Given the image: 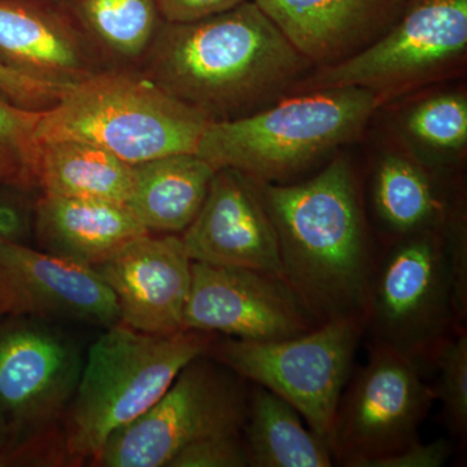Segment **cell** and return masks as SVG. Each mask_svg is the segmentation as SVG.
Here are the masks:
<instances>
[{"label":"cell","mask_w":467,"mask_h":467,"mask_svg":"<svg viewBox=\"0 0 467 467\" xmlns=\"http://www.w3.org/2000/svg\"><path fill=\"white\" fill-rule=\"evenodd\" d=\"M374 205L384 225L398 235L435 229L441 205L425 171L402 156H387L374 182Z\"/></svg>","instance_id":"603a6c76"},{"label":"cell","mask_w":467,"mask_h":467,"mask_svg":"<svg viewBox=\"0 0 467 467\" xmlns=\"http://www.w3.org/2000/svg\"><path fill=\"white\" fill-rule=\"evenodd\" d=\"M135 67H109L61 91L39 122L42 143L78 140L130 165L196 153L211 124Z\"/></svg>","instance_id":"3957f363"},{"label":"cell","mask_w":467,"mask_h":467,"mask_svg":"<svg viewBox=\"0 0 467 467\" xmlns=\"http://www.w3.org/2000/svg\"><path fill=\"white\" fill-rule=\"evenodd\" d=\"M439 371L434 389L451 431L465 441L467 434V334L460 327L442 340L432 356Z\"/></svg>","instance_id":"d4e9b609"},{"label":"cell","mask_w":467,"mask_h":467,"mask_svg":"<svg viewBox=\"0 0 467 467\" xmlns=\"http://www.w3.org/2000/svg\"><path fill=\"white\" fill-rule=\"evenodd\" d=\"M8 316H11V312H9L7 297H5V292L0 288V324H2Z\"/></svg>","instance_id":"1f68e13d"},{"label":"cell","mask_w":467,"mask_h":467,"mask_svg":"<svg viewBox=\"0 0 467 467\" xmlns=\"http://www.w3.org/2000/svg\"><path fill=\"white\" fill-rule=\"evenodd\" d=\"M408 129L436 149H460L467 140V101L461 95H439L410 113Z\"/></svg>","instance_id":"484cf974"},{"label":"cell","mask_w":467,"mask_h":467,"mask_svg":"<svg viewBox=\"0 0 467 467\" xmlns=\"http://www.w3.org/2000/svg\"><path fill=\"white\" fill-rule=\"evenodd\" d=\"M43 112L0 97V189L41 193L43 143L36 130Z\"/></svg>","instance_id":"cb8c5ba5"},{"label":"cell","mask_w":467,"mask_h":467,"mask_svg":"<svg viewBox=\"0 0 467 467\" xmlns=\"http://www.w3.org/2000/svg\"><path fill=\"white\" fill-rule=\"evenodd\" d=\"M467 47V0H411L378 41L297 82L303 92L362 88L378 97L435 75Z\"/></svg>","instance_id":"30bf717a"},{"label":"cell","mask_w":467,"mask_h":467,"mask_svg":"<svg viewBox=\"0 0 467 467\" xmlns=\"http://www.w3.org/2000/svg\"><path fill=\"white\" fill-rule=\"evenodd\" d=\"M180 236L195 263L282 276L278 236L260 184L235 169L216 171L201 211Z\"/></svg>","instance_id":"5bb4252c"},{"label":"cell","mask_w":467,"mask_h":467,"mask_svg":"<svg viewBox=\"0 0 467 467\" xmlns=\"http://www.w3.org/2000/svg\"><path fill=\"white\" fill-rule=\"evenodd\" d=\"M451 444L444 439L432 442L413 441L401 451L368 460L361 467H441L451 456Z\"/></svg>","instance_id":"f1b7e54d"},{"label":"cell","mask_w":467,"mask_h":467,"mask_svg":"<svg viewBox=\"0 0 467 467\" xmlns=\"http://www.w3.org/2000/svg\"><path fill=\"white\" fill-rule=\"evenodd\" d=\"M420 368L376 344L337 410L331 450L344 466L361 467L418 441V429L435 400Z\"/></svg>","instance_id":"8fae6325"},{"label":"cell","mask_w":467,"mask_h":467,"mask_svg":"<svg viewBox=\"0 0 467 467\" xmlns=\"http://www.w3.org/2000/svg\"><path fill=\"white\" fill-rule=\"evenodd\" d=\"M82 364L78 347L51 322L8 316L0 324V413L7 426L0 466L20 461L66 418Z\"/></svg>","instance_id":"9c48e42d"},{"label":"cell","mask_w":467,"mask_h":467,"mask_svg":"<svg viewBox=\"0 0 467 467\" xmlns=\"http://www.w3.org/2000/svg\"><path fill=\"white\" fill-rule=\"evenodd\" d=\"M250 466L247 448L241 434L209 436L187 445L175 454L168 467Z\"/></svg>","instance_id":"4316f807"},{"label":"cell","mask_w":467,"mask_h":467,"mask_svg":"<svg viewBox=\"0 0 467 467\" xmlns=\"http://www.w3.org/2000/svg\"><path fill=\"white\" fill-rule=\"evenodd\" d=\"M310 66L254 0L184 24H162L138 69L212 122L260 110Z\"/></svg>","instance_id":"6da1fadb"},{"label":"cell","mask_w":467,"mask_h":467,"mask_svg":"<svg viewBox=\"0 0 467 467\" xmlns=\"http://www.w3.org/2000/svg\"><path fill=\"white\" fill-rule=\"evenodd\" d=\"M164 23L184 24L214 16L245 0H155Z\"/></svg>","instance_id":"4dcf8cb0"},{"label":"cell","mask_w":467,"mask_h":467,"mask_svg":"<svg viewBox=\"0 0 467 467\" xmlns=\"http://www.w3.org/2000/svg\"><path fill=\"white\" fill-rule=\"evenodd\" d=\"M250 392L244 379L208 353L181 370L168 391L103 445L94 465L168 467L192 442L241 434Z\"/></svg>","instance_id":"52a82bcc"},{"label":"cell","mask_w":467,"mask_h":467,"mask_svg":"<svg viewBox=\"0 0 467 467\" xmlns=\"http://www.w3.org/2000/svg\"><path fill=\"white\" fill-rule=\"evenodd\" d=\"M216 169L198 153H175L133 165L128 205L144 229L181 235L201 211Z\"/></svg>","instance_id":"d6986e66"},{"label":"cell","mask_w":467,"mask_h":467,"mask_svg":"<svg viewBox=\"0 0 467 467\" xmlns=\"http://www.w3.org/2000/svg\"><path fill=\"white\" fill-rule=\"evenodd\" d=\"M133 165L109 150L78 140L43 143L41 193L128 202Z\"/></svg>","instance_id":"7402d4cb"},{"label":"cell","mask_w":467,"mask_h":467,"mask_svg":"<svg viewBox=\"0 0 467 467\" xmlns=\"http://www.w3.org/2000/svg\"><path fill=\"white\" fill-rule=\"evenodd\" d=\"M0 288L11 316L106 328L121 322L115 295L94 267L23 242L0 244Z\"/></svg>","instance_id":"4fadbf2b"},{"label":"cell","mask_w":467,"mask_h":467,"mask_svg":"<svg viewBox=\"0 0 467 467\" xmlns=\"http://www.w3.org/2000/svg\"><path fill=\"white\" fill-rule=\"evenodd\" d=\"M32 227L41 250L91 267L149 233L124 202L47 193L34 202Z\"/></svg>","instance_id":"ac0fdd59"},{"label":"cell","mask_w":467,"mask_h":467,"mask_svg":"<svg viewBox=\"0 0 467 467\" xmlns=\"http://www.w3.org/2000/svg\"><path fill=\"white\" fill-rule=\"evenodd\" d=\"M367 327V316H349L275 342L213 340L208 355L290 402L331 447L343 389Z\"/></svg>","instance_id":"8992f818"},{"label":"cell","mask_w":467,"mask_h":467,"mask_svg":"<svg viewBox=\"0 0 467 467\" xmlns=\"http://www.w3.org/2000/svg\"><path fill=\"white\" fill-rule=\"evenodd\" d=\"M392 2H398V3H400V2H405V0H392Z\"/></svg>","instance_id":"836d02e7"},{"label":"cell","mask_w":467,"mask_h":467,"mask_svg":"<svg viewBox=\"0 0 467 467\" xmlns=\"http://www.w3.org/2000/svg\"><path fill=\"white\" fill-rule=\"evenodd\" d=\"M5 444H7V426L0 413V451L5 450Z\"/></svg>","instance_id":"d6a6232c"},{"label":"cell","mask_w":467,"mask_h":467,"mask_svg":"<svg viewBox=\"0 0 467 467\" xmlns=\"http://www.w3.org/2000/svg\"><path fill=\"white\" fill-rule=\"evenodd\" d=\"M32 209L26 195L0 189V244L23 242L32 229Z\"/></svg>","instance_id":"f546056e"},{"label":"cell","mask_w":467,"mask_h":467,"mask_svg":"<svg viewBox=\"0 0 467 467\" xmlns=\"http://www.w3.org/2000/svg\"><path fill=\"white\" fill-rule=\"evenodd\" d=\"M379 103L362 88L304 92L241 119L211 122L196 153L216 171L284 183L358 138Z\"/></svg>","instance_id":"277c9868"},{"label":"cell","mask_w":467,"mask_h":467,"mask_svg":"<svg viewBox=\"0 0 467 467\" xmlns=\"http://www.w3.org/2000/svg\"><path fill=\"white\" fill-rule=\"evenodd\" d=\"M310 64L333 66L364 48L392 16V0H254Z\"/></svg>","instance_id":"e0dca14e"},{"label":"cell","mask_w":467,"mask_h":467,"mask_svg":"<svg viewBox=\"0 0 467 467\" xmlns=\"http://www.w3.org/2000/svg\"><path fill=\"white\" fill-rule=\"evenodd\" d=\"M317 326L282 276L192 261L183 328L245 342H275Z\"/></svg>","instance_id":"7c38bea8"},{"label":"cell","mask_w":467,"mask_h":467,"mask_svg":"<svg viewBox=\"0 0 467 467\" xmlns=\"http://www.w3.org/2000/svg\"><path fill=\"white\" fill-rule=\"evenodd\" d=\"M0 63L58 88L109 69L66 8L42 0H0Z\"/></svg>","instance_id":"2e32d148"},{"label":"cell","mask_w":467,"mask_h":467,"mask_svg":"<svg viewBox=\"0 0 467 467\" xmlns=\"http://www.w3.org/2000/svg\"><path fill=\"white\" fill-rule=\"evenodd\" d=\"M63 90L20 75L0 63V97L17 106L32 109H50Z\"/></svg>","instance_id":"83f0119b"},{"label":"cell","mask_w":467,"mask_h":467,"mask_svg":"<svg viewBox=\"0 0 467 467\" xmlns=\"http://www.w3.org/2000/svg\"><path fill=\"white\" fill-rule=\"evenodd\" d=\"M107 67L142 63L164 21L155 0H61Z\"/></svg>","instance_id":"44dd1931"},{"label":"cell","mask_w":467,"mask_h":467,"mask_svg":"<svg viewBox=\"0 0 467 467\" xmlns=\"http://www.w3.org/2000/svg\"><path fill=\"white\" fill-rule=\"evenodd\" d=\"M94 269L115 295L121 324L153 335L182 330L192 260L180 235L143 234Z\"/></svg>","instance_id":"9a60e30c"},{"label":"cell","mask_w":467,"mask_h":467,"mask_svg":"<svg viewBox=\"0 0 467 467\" xmlns=\"http://www.w3.org/2000/svg\"><path fill=\"white\" fill-rule=\"evenodd\" d=\"M213 340V334L189 328L167 335L140 333L121 322L107 328L88 349L67 411V456L94 460L110 436L155 405Z\"/></svg>","instance_id":"5b68a950"},{"label":"cell","mask_w":467,"mask_h":467,"mask_svg":"<svg viewBox=\"0 0 467 467\" xmlns=\"http://www.w3.org/2000/svg\"><path fill=\"white\" fill-rule=\"evenodd\" d=\"M259 184L282 278L316 322L367 316L376 259L348 162L334 160L306 182Z\"/></svg>","instance_id":"7a4b0ae2"},{"label":"cell","mask_w":467,"mask_h":467,"mask_svg":"<svg viewBox=\"0 0 467 467\" xmlns=\"http://www.w3.org/2000/svg\"><path fill=\"white\" fill-rule=\"evenodd\" d=\"M367 317L377 346L389 347L420 367L431 361L451 327H461L441 233L426 229L400 236L376 261Z\"/></svg>","instance_id":"ba28073f"},{"label":"cell","mask_w":467,"mask_h":467,"mask_svg":"<svg viewBox=\"0 0 467 467\" xmlns=\"http://www.w3.org/2000/svg\"><path fill=\"white\" fill-rule=\"evenodd\" d=\"M301 418L290 402L256 384L250 391L242 431L250 466H333L330 445L306 429Z\"/></svg>","instance_id":"ffe728a7"}]
</instances>
